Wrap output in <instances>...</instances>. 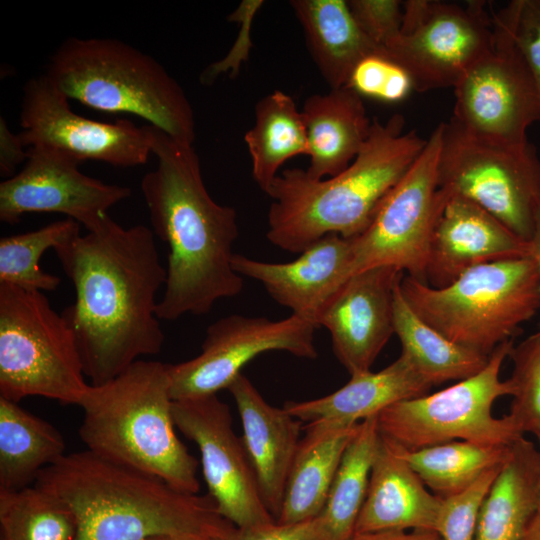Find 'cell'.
I'll list each match as a JSON object with an SVG mask.
<instances>
[{"label": "cell", "instance_id": "1", "mask_svg": "<svg viewBox=\"0 0 540 540\" xmlns=\"http://www.w3.org/2000/svg\"><path fill=\"white\" fill-rule=\"evenodd\" d=\"M54 251L75 289V301L62 315L91 385L161 351L165 335L156 295L165 286L167 269L150 228L123 227L107 215Z\"/></svg>", "mask_w": 540, "mask_h": 540}, {"label": "cell", "instance_id": "2", "mask_svg": "<svg viewBox=\"0 0 540 540\" xmlns=\"http://www.w3.org/2000/svg\"><path fill=\"white\" fill-rule=\"evenodd\" d=\"M150 128L157 166L143 176L141 191L152 231L169 248L157 316L172 321L185 314L203 315L243 287L232 266L237 212L209 194L193 144Z\"/></svg>", "mask_w": 540, "mask_h": 540}, {"label": "cell", "instance_id": "3", "mask_svg": "<svg viewBox=\"0 0 540 540\" xmlns=\"http://www.w3.org/2000/svg\"><path fill=\"white\" fill-rule=\"evenodd\" d=\"M35 486L71 509L74 540H145L163 534L212 540L232 524L209 495L179 490L87 449L44 468Z\"/></svg>", "mask_w": 540, "mask_h": 540}, {"label": "cell", "instance_id": "4", "mask_svg": "<svg viewBox=\"0 0 540 540\" xmlns=\"http://www.w3.org/2000/svg\"><path fill=\"white\" fill-rule=\"evenodd\" d=\"M405 119L392 115L372 121L361 151L340 173L313 179L306 170H283L266 194L267 239L276 247L301 253L319 239L336 234L360 235L379 206L423 151L427 139L415 130L404 131Z\"/></svg>", "mask_w": 540, "mask_h": 540}, {"label": "cell", "instance_id": "5", "mask_svg": "<svg viewBox=\"0 0 540 540\" xmlns=\"http://www.w3.org/2000/svg\"><path fill=\"white\" fill-rule=\"evenodd\" d=\"M167 364L137 360L113 379L89 385L78 406L87 450L198 493V461L176 434Z\"/></svg>", "mask_w": 540, "mask_h": 540}, {"label": "cell", "instance_id": "6", "mask_svg": "<svg viewBox=\"0 0 540 540\" xmlns=\"http://www.w3.org/2000/svg\"><path fill=\"white\" fill-rule=\"evenodd\" d=\"M48 79L70 100L146 120L193 144L195 118L181 85L152 56L114 38L70 37L49 59Z\"/></svg>", "mask_w": 540, "mask_h": 540}, {"label": "cell", "instance_id": "7", "mask_svg": "<svg viewBox=\"0 0 540 540\" xmlns=\"http://www.w3.org/2000/svg\"><path fill=\"white\" fill-rule=\"evenodd\" d=\"M399 287L422 321L486 356L520 334L540 309V275L532 255L476 266L441 288L408 275Z\"/></svg>", "mask_w": 540, "mask_h": 540}, {"label": "cell", "instance_id": "8", "mask_svg": "<svg viewBox=\"0 0 540 540\" xmlns=\"http://www.w3.org/2000/svg\"><path fill=\"white\" fill-rule=\"evenodd\" d=\"M74 333L41 291L0 284V397L79 405L90 384Z\"/></svg>", "mask_w": 540, "mask_h": 540}, {"label": "cell", "instance_id": "9", "mask_svg": "<svg viewBox=\"0 0 540 540\" xmlns=\"http://www.w3.org/2000/svg\"><path fill=\"white\" fill-rule=\"evenodd\" d=\"M437 178L441 190L473 201L531 241L540 211V157L528 140L491 142L442 123Z\"/></svg>", "mask_w": 540, "mask_h": 540}, {"label": "cell", "instance_id": "10", "mask_svg": "<svg viewBox=\"0 0 540 540\" xmlns=\"http://www.w3.org/2000/svg\"><path fill=\"white\" fill-rule=\"evenodd\" d=\"M514 345L495 348L477 374L432 394L397 402L378 414L381 434L407 450L462 440L483 445H511L520 434L505 415L495 418L494 402L512 395L509 379L501 381L502 364Z\"/></svg>", "mask_w": 540, "mask_h": 540}, {"label": "cell", "instance_id": "11", "mask_svg": "<svg viewBox=\"0 0 540 540\" xmlns=\"http://www.w3.org/2000/svg\"><path fill=\"white\" fill-rule=\"evenodd\" d=\"M494 45L492 10L485 1L465 6L440 1L403 3L400 33L383 54L410 76L413 89L453 87Z\"/></svg>", "mask_w": 540, "mask_h": 540}, {"label": "cell", "instance_id": "12", "mask_svg": "<svg viewBox=\"0 0 540 540\" xmlns=\"http://www.w3.org/2000/svg\"><path fill=\"white\" fill-rule=\"evenodd\" d=\"M494 45L454 86L450 119L463 132L486 141L516 144L540 122V97L501 11H492Z\"/></svg>", "mask_w": 540, "mask_h": 540}, {"label": "cell", "instance_id": "13", "mask_svg": "<svg viewBox=\"0 0 540 540\" xmlns=\"http://www.w3.org/2000/svg\"><path fill=\"white\" fill-rule=\"evenodd\" d=\"M441 139L442 123L383 200L368 227L351 238V276L371 267L393 266L427 284L429 240L443 200L437 178Z\"/></svg>", "mask_w": 540, "mask_h": 540}, {"label": "cell", "instance_id": "14", "mask_svg": "<svg viewBox=\"0 0 540 540\" xmlns=\"http://www.w3.org/2000/svg\"><path fill=\"white\" fill-rule=\"evenodd\" d=\"M315 329L294 314L278 321L239 314L222 317L207 328L197 356L167 364L171 397L181 400L217 394L242 374L246 364L265 352L284 351L315 359Z\"/></svg>", "mask_w": 540, "mask_h": 540}, {"label": "cell", "instance_id": "15", "mask_svg": "<svg viewBox=\"0 0 540 540\" xmlns=\"http://www.w3.org/2000/svg\"><path fill=\"white\" fill-rule=\"evenodd\" d=\"M19 137L25 147H46L83 162L101 161L115 167L143 165L152 155L150 125L128 119L113 123L75 113L69 99L43 74L23 87Z\"/></svg>", "mask_w": 540, "mask_h": 540}, {"label": "cell", "instance_id": "16", "mask_svg": "<svg viewBox=\"0 0 540 540\" xmlns=\"http://www.w3.org/2000/svg\"><path fill=\"white\" fill-rule=\"evenodd\" d=\"M176 428L199 448L208 495L237 527L274 523L266 508L229 406L217 394L173 400Z\"/></svg>", "mask_w": 540, "mask_h": 540}, {"label": "cell", "instance_id": "17", "mask_svg": "<svg viewBox=\"0 0 540 540\" xmlns=\"http://www.w3.org/2000/svg\"><path fill=\"white\" fill-rule=\"evenodd\" d=\"M27 149L22 169L0 183L4 223H18L27 213H60L90 230L131 195L127 186L83 174L80 162L62 152L40 146Z\"/></svg>", "mask_w": 540, "mask_h": 540}, {"label": "cell", "instance_id": "18", "mask_svg": "<svg viewBox=\"0 0 540 540\" xmlns=\"http://www.w3.org/2000/svg\"><path fill=\"white\" fill-rule=\"evenodd\" d=\"M404 272L376 266L349 277L321 314L333 352L350 375L369 371L394 332V294Z\"/></svg>", "mask_w": 540, "mask_h": 540}, {"label": "cell", "instance_id": "19", "mask_svg": "<svg viewBox=\"0 0 540 540\" xmlns=\"http://www.w3.org/2000/svg\"><path fill=\"white\" fill-rule=\"evenodd\" d=\"M441 191L428 247V285L445 287L476 266L532 255L531 241L518 237L487 210Z\"/></svg>", "mask_w": 540, "mask_h": 540}, {"label": "cell", "instance_id": "20", "mask_svg": "<svg viewBox=\"0 0 540 540\" xmlns=\"http://www.w3.org/2000/svg\"><path fill=\"white\" fill-rule=\"evenodd\" d=\"M352 240L327 235L285 263L256 260L241 254L232 266L241 276L261 283L269 296L318 328V321L337 291L351 277Z\"/></svg>", "mask_w": 540, "mask_h": 540}, {"label": "cell", "instance_id": "21", "mask_svg": "<svg viewBox=\"0 0 540 540\" xmlns=\"http://www.w3.org/2000/svg\"><path fill=\"white\" fill-rule=\"evenodd\" d=\"M242 425V441L261 498L277 520L302 422L283 407L272 406L242 373L227 388Z\"/></svg>", "mask_w": 540, "mask_h": 540}, {"label": "cell", "instance_id": "22", "mask_svg": "<svg viewBox=\"0 0 540 540\" xmlns=\"http://www.w3.org/2000/svg\"><path fill=\"white\" fill-rule=\"evenodd\" d=\"M442 504L402 456L401 446L380 433L355 533L436 531Z\"/></svg>", "mask_w": 540, "mask_h": 540}, {"label": "cell", "instance_id": "23", "mask_svg": "<svg viewBox=\"0 0 540 540\" xmlns=\"http://www.w3.org/2000/svg\"><path fill=\"white\" fill-rule=\"evenodd\" d=\"M431 387L401 354L378 372L350 375V380L338 390L315 399L288 401L284 408L301 422L354 426L397 402L428 394Z\"/></svg>", "mask_w": 540, "mask_h": 540}, {"label": "cell", "instance_id": "24", "mask_svg": "<svg viewBox=\"0 0 540 540\" xmlns=\"http://www.w3.org/2000/svg\"><path fill=\"white\" fill-rule=\"evenodd\" d=\"M313 179L334 176L355 159L366 143L370 121L362 97L348 87L308 97L301 111Z\"/></svg>", "mask_w": 540, "mask_h": 540}, {"label": "cell", "instance_id": "25", "mask_svg": "<svg viewBox=\"0 0 540 540\" xmlns=\"http://www.w3.org/2000/svg\"><path fill=\"white\" fill-rule=\"evenodd\" d=\"M358 424L343 426L316 421L305 425V434L300 439L288 474L277 523H297L320 515L343 453Z\"/></svg>", "mask_w": 540, "mask_h": 540}, {"label": "cell", "instance_id": "26", "mask_svg": "<svg viewBox=\"0 0 540 540\" xmlns=\"http://www.w3.org/2000/svg\"><path fill=\"white\" fill-rule=\"evenodd\" d=\"M310 53L331 89L345 87L364 57L381 53L355 21L345 0H291Z\"/></svg>", "mask_w": 540, "mask_h": 540}, {"label": "cell", "instance_id": "27", "mask_svg": "<svg viewBox=\"0 0 540 540\" xmlns=\"http://www.w3.org/2000/svg\"><path fill=\"white\" fill-rule=\"evenodd\" d=\"M540 505V451L519 438L480 507L475 540H519Z\"/></svg>", "mask_w": 540, "mask_h": 540}, {"label": "cell", "instance_id": "28", "mask_svg": "<svg viewBox=\"0 0 540 540\" xmlns=\"http://www.w3.org/2000/svg\"><path fill=\"white\" fill-rule=\"evenodd\" d=\"M64 451V439L53 425L0 397V491L28 487Z\"/></svg>", "mask_w": 540, "mask_h": 540}, {"label": "cell", "instance_id": "29", "mask_svg": "<svg viewBox=\"0 0 540 540\" xmlns=\"http://www.w3.org/2000/svg\"><path fill=\"white\" fill-rule=\"evenodd\" d=\"M398 283L394 294V332L407 357L432 386L461 381L480 372L489 357L452 342L422 321L403 298Z\"/></svg>", "mask_w": 540, "mask_h": 540}, {"label": "cell", "instance_id": "30", "mask_svg": "<svg viewBox=\"0 0 540 540\" xmlns=\"http://www.w3.org/2000/svg\"><path fill=\"white\" fill-rule=\"evenodd\" d=\"M252 176L265 193L285 161L308 155V141L302 113L288 94L275 90L255 106V124L244 136Z\"/></svg>", "mask_w": 540, "mask_h": 540}, {"label": "cell", "instance_id": "31", "mask_svg": "<svg viewBox=\"0 0 540 540\" xmlns=\"http://www.w3.org/2000/svg\"><path fill=\"white\" fill-rule=\"evenodd\" d=\"M380 431L378 415L361 421L348 443L319 518L323 540H348L365 501Z\"/></svg>", "mask_w": 540, "mask_h": 540}, {"label": "cell", "instance_id": "32", "mask_svg": "<svg viewBox=\"0 0 540 540\" xmlns=\"http://www.w3.org/2000/svg\"><path fill=\"white\" fill-rule=\"evenodd\" d=\"M511 445H483L450 441L416 450L401 446V453L426 487L441 499L468 489L486 471L502 466Z\"/></svg>", "mask_w": 540, "mask_h": 540}, {"label": "cell", "instance_id": "33", "mask_svg": "<svg viewBox=\"0 0 540 540\" xmlns=\"http://www.w3.org/2000/svg\"><path fill=\"white\" fill-rule=\"evenodd\" d=\"M2 540H74L76 518L56 496L36 487L0 491Z\"/></svg>", "mask_w": 540, "mask_h": 540}, {"label": "cell", "instance_id": "34", "mask_svg": "<svg viewBox=\"0 0 540 540\" xmlns=\"http://www.w3.org/2000/svg\"><path fill=\"white\" fill-rule=\"evenodd\" d=\"M81 225L66 218L26 233L0 239V284L32 291H53L61 279L43 271L39 261L44 252L54 250L80 234Z\"/></svg>", "mask_w": 540, "mask_h": 540}, {"label": "cell", "instance_id": "35", "mask_svg": "<svg viewBox=\"0 0 540 540\" xmlns=\"http://www.w3.org/2000/svg\"><path fill=\"white\" fill-rule=\"evenodd\" d=\"M512 402L507 417L522 435L540 432V331L513 345Z\"/></svg>", "mask_w": 540, "mask_h": 540}, {"label": "cell", "instance_id": "36", "mask_svg": "<svg viewBox=\"0 0 540 540\" xmlns=\"http://www.w3.org/2000/svg\"><path fill=\"white\" fill-rule=\"evenodd\" d=\"M346 87L357 94L384 102L405 99L413 89L409 74L381 53L371 54L358 62Z\"/></svg>", "mask_w": 540, "mask_h": 540}, {"label": "cell", "instance_id": "37", "mask_svg": "<svg viewBox=\"0 0 540 540\" xmlns=\"http://www.w3.org/2000/svg\"><path fill=\"white\" fill-rule=\"evenodd\" d=\"M502 466L486 471L462 493L443 499L436 530L442 540H474L480 507Z\"/></svg>", "mask_w": 540, "mask_h": 540}, {"label": "cell", "instance_id": "38", "mask_svg": "<svg viewBox=\"0 0 540 540\" xmlns=\"http://www.w3.org/2000/svg\"><path fill=\"white\" fill-rule=\"evenodd\" d=\"M540 97V0H514L500 10Z\"/></svg>", "mask_w": 540, "mask_h": 540}, {"label": "cell", "instance_id": "39", "mask_svg": "<svg viewBox=\"0 0 540 540\" xmlns=\"http://www.w3.org/2000/svg\"><path fill=\"white\" fill-rule=\"evenodd\" d=\"M350 11L362 31L380 48L397 37L403 21L398 0H349Z\"/></svg>", "mask_w": 540, "mask_h": 540}, {"label": "cell", "instance_id": "40", "mask_svg": "<svg viewBox=\"0 0 540 540\" xmlns=\"http://www.w3.org/2000/svg\"><path fill=\"white\" fill-rule=\"evenodd\" d=\"M212 540H323L322 523L317 516L314 519L280 524L274 523L242 528L229 525Z\"/></svg>", "mask_w": 540, "mask_h": 540}, {"label": "cell", "instance_id": "41", "mask_svg": "<svg viewBox=\"0 0 540 540\" xmlns=\"http://www.w3.org/2000/svg\"><path fill=\"white\" fill-rule=\"evenodd\" d=\"M19 134L13 133L3 116L0 117V174L5 179L16 174L19 165L25 164L28 149L25 150Z\"/></svg>", "mask_w": 540, "mask_h": 540}, {"label": "cell", "instance_id": "42", "mask_svg": "<svg viewBox=\"0 0 540 540\" xmlns=\"http://www.w3.org/2000/svg\"><path fill=\"white\" fill-rule=\"evenodd\" d=\"M348 540H442L436 531L381 530L354 533Z\"/></svg>", "mask_w": 540, "mask_h": 540}, {"label": "cell", "instance_id": "43", "mask_svg": "<svg viewBox=\"0 0 540 540\" xmlns=\"http://www.w3.org/2000/svg\"><path fill=\"white\" fill-rule=\"evenodd\" d=\"M519 540H540V507L528 522Z\"/></svg>", "mask_w": 540, "mask_h": 540}, {"label": "cell", "instance_id": "44", "mask_svg": "<svg viewBox=\"0 0 540 540\" xmlns=\"http://www.w3.org/2000/svg\"><path fill=\"white\" fill-rule=\"evenodd\" d=\"M531 246H532V256L536 261L539 275H540V211L537 215L535 231L531 239Z\"/></svg>", "mask_w": 540, "mask_h": 540}, {"label": "cell", "instance_id": "45", "mask_svg": "<svg viewBox=\"0 0 540 540\" xmlns=\"http://www.w3.org/2000/svg\"><path fill=\"white\" fill-rule=\"evenodd\" d=\"M145 540H208V539L200 538V537H193V536L163 534V535L153 536Z\"/></svg>", "mask_w": 540, "mask_h": 540}, {"label": "cell", "instance_id": "46", "mask_svg": "<svg viewBox=\"0 0 540 540\" xmlns=\"http://www.w3.org/2000/svg\"><path fill=\"white\" fill-rule=\"evenodd\" d=\"M535 436L537 437V440H538V442H539V445H540V432H539V433H537V434H535ZM539 451H540V450H539ZM539 507H540V505H539Z\"/></svg>", "mask_w": 540, "mask_h": 540}]
</instances>
